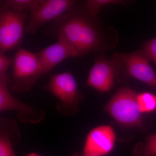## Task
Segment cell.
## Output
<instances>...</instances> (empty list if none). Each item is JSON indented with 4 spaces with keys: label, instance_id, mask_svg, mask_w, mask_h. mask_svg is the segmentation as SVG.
Here are the masks:
<instances>
[{
    "label": "cell",
    "instance_id": "obj_13",
    "mask_svg": "<svg viewBox=\"0 0 156 156\" xmlns=\"http://www.w3.org/2000/svg\"><path fill=\"white\" fill-rule=\"evenodd\" d=\"M134 156H156V134L149 135L144 144L136 146L133 151Z\"/></svg>",
    "mask_w": 156,
    "mask_h": 156
},
{
    "label": "cell",
    "instance_id": "obj_5",
    "mask_svg": "<svg viewBox=\"0 0 156 156\" xmlns=\"http://www.w3.org/2000/svg\"><path fill=\"white\" fill-rule=\"evenodd\" d=\"M74 0H41L30 14L26 23L25 31L34 35L48 23L53 22L72 10L77 5Z\"/></svg>",
    "mask_w": 156,
    "mask_h": 156
},
{
    "label": "cell",
    "instance_id": "obj_17",
    "mask_svg": "<svg viewBox=\"0 0 156 156\" xmlns=\"http://www.w3.org/2000/svg\"><path fill=\"white\" fill-rule=\"evenodd\" d=\"M142 51L148 58L152 60L156 65V37L146 42Z\"/></svg>",
    "mask_w": 156,
    "mask_h": 156
},
{
    "label": "cell",
    "instance_id": "obj_2",
    "mask_svg": "<svg viewBox=\"0 0 156 156\" xmlns=\"http://www.w3.org/2000/svg\"><path fill=\"white\" fill-rule=\"evenodd\" d=\"M10 89L17 92H29L41 76L37 53L20 48L13 59Z\"/></svg>",
    "mask_w": 156,
    "mask_h": 156
},
{
    "label": "cell",
    "instance_id": "obj_19",
    "mask_svg": "<svg viewBox=\"0 0 156 156\" xmlns=\"http://www.w3.org/2000/svg\"><path fill=\"white\" fill-rule=\"evenodd\" d=\"M26 156H42L41 155H39L38 154L35 153H31L29 154Z\"/></svg>",
    "mask_w": 156,
    "mask_h": 156
},
{
    "label": "cell",
    "instance_id": "obj_15",
    "mask_svg": "<svg viewBox=\"0 0 156 156\" xmlns=\"http://www.w3.org/2000/svg\"><path fill=\"white\" fill-rule=\"evenodd\" d=\"M121 2L122 1L118 0H88L83 6L89 14L96 16L100 9L105 6Z\"/></svg>",
    "mask_w": 156,
    "mask_h": 156
},
{
    "label": "cell",
    "instance_id": "obj_9",
    "mask_svg": "<svg viewBox=\"0 0 156 156\" xmlns=\"http://www.w3.org/2000/svg\"><path fill=\"white\" fill-rule=\"evenodd\" d=\"M45 89L65 106L73 105L80 97L76 81L69 71L51 76Z\"/></svg>",
    "mask_w": 156,
    "mask_h": 156
},
{
    "label": "cell",
    "instance_id": "obj_18",
    "mask_svg": "<svg viewBox=\"0 0 156 156\" xmlns=\"http://www.w3.org/2000/svg\"><path fill=\"white\" fill-rule=\"evenodd\" d=\"M13 58L0 53V75L7 74V72L11 65L13 63Z\"/></svg>",
    "mask_w": 156,
    "mask_h": 156
},
{
    "label": "cell",
    "instance_id": "obj_20",
    "mask_svg": "<svg viewBox=\"0 0 156 156\" xmlns=\"http://www.w3.org/2000/svg\"><path fill=\"white\" fill-rule=\"evenodd\" d=\"M76 156H97L94 155H91V154H83V155H77Z\"/></svg>",
    "mask_w": 156,
    "mask_h": 156
},
{
    "label": "cell",
    "instance_id": "obj_3",
    "mask_svg": "<svg viewBox=\"0 0 156 156\" xmlns=\"http://www.w3.org/2000/svg\"><path fill=\"white\" fill-rule=\"evenodd\" d=\"M136 93L128 88L119 89L105 105V111L122 126L142 127V113L136 101Z\"/></svg>",
    "mask_w": 156,
    "mask_h": 156
},
{
    "label": "cell",
    "instance_id": "obj_7",
    "mask_svg": "<svg viewBox=\"0 0 156 156\" xmlns=\"http://www.w3.org/2000/svg\"><path fill=\"white\" fill-rule=\"evenodd\" d=\"M9 84L8 75L0 76V111L17 112L20 119L27 122L36 123L43 119L44 112L38 111L14 97L9 91Z\"/></svg>",
    "mask_w": 156,
    "mask_h": 156
},
{
    "label": "cell",
    "instance_id": "obj_4",
    "mask_svg": "<svg viewBox=\"0 0 156 156\" xmlns=\"http://www.w3.org/2000/svg\"><path fill=\"white\" fill-rule=\"evenodd\" d=\"M29 16L26 11H13L1 6L0 53L14 50L20 44Z\"/></svg>",
    "mask_w": 156,
    "mask_h": 156
},
{
    "label": "cell",
    "instance_id": "obj_1",
    "mask_svg": "<svg viewBox=\"0 0 156 156\" xmlns=\"http://www.w3.org/2000/svg\"><path fill=\"white\" fill-rule=\"evenodd\" d=\"M44 33L67 42L80 57L105 47L103 30L97 17L89 14L83 6L76 5L46 27Z\"/></svg>",
    "mask_w": 156,
    "mask_h": 156
},
{
    "label": "cell",
    "instance_id": "obj_8",
    "mask_svg": "<svg viewBox=\"0 0 156 156\" xmlns=\"http://www.w3.org/2000/svg\"><path fill=\"white\" fill-rule=\"evenodd\" d=\"M117 53L129 75L156 89V73L142 50L128 54Z\"/></svg>",
    "mask_w": 156,
    "mask_h": 156
},
{
    "label": "cell",
    "instance_id": "obj_16",
    "mask_svg": "<svg viewBox=\"0 0 156 156\" xmlns=\"http://www.w3.org/2000/svg\"><path fill=\"white\" fill-rule=\"evenodd\" d=\"M0 156H16L11 140L3 133L0 136Z\"/></svg>",
    "mask_w": 156,
    "mask_h": 156
},
{
    "label": "cell",
    "instance_id": "obj_12",
    "mask_svg": "<svg viewBox=\"0 0 156 156\" xmlns=\"http://www.w3.org/2000/svg\"><path fill=\"white\" fill-rule=\"evenodd\" d=\"M41 0H4L1 6L17 11H32L38 5Z\"/></svg>",
    "mask_w": 156,
    "mask_h": 156
},
{
    "label": "cell",
    "instance_id": "obj_10",
    "mask_svg": "<svg viewBox=\"0 0 156 156\" xmlns=\"http://www.w3.org/2000/svg\"><path fill=\"white\" fill-rule=\"evenodd\" d=\"M116 136L110 126H101L92 129L84 144L83 154L104 156L111 152L114 147Z\"/></svg>",
    "mask_w": 156,
    "mask_h": 156
},
{
    "label": "cell",
    "instance_id": "obj_14",
    "mask_svg": "<svg viewBox=\"0 0 156 156\" xmlns=\"http://www.w3.org/2000/svg\"><path fill=\"white\" fill-rule=\"evenodd\" d=\"M136 101L141 112L151 113L156 109V96L148 92L137 95Z\"/></svg>",
    "mask_w": 156,
    "mask_h": 156
},
{
    "label": "cell",
    "instance_id": "obj_6",
    "mask_svg": "<svg viewBox=\"0 0 156 156\" xmlns=\"http://www.w3.org/2000/svg\"><path fill=\"white\" fill-rule=\"evenodd\" d=\"M122 66L117 53L111 60L98 56L90 70L87 85L100 92H109L113 87L115 76Z\"/></svg>",
    "mask_w": 156,
    "mask_h": 156
},
{
    "label": "cell",
    "instance_id": "obj_11",
    "mask_svg": "<svg viewBox=\"0 0 156 156\" xmlns=\"http://www.w3.org/2000/svg\"><path fill=\"white\" fill-rule=\"evenodd\" d=\"M41 66V76L66 58L80 57L78 51L67 42L58 39L56 43L37 53Z\"/></svg>",
    "mask_w": 156,
    "mask_h": 156
}]
</instances>
